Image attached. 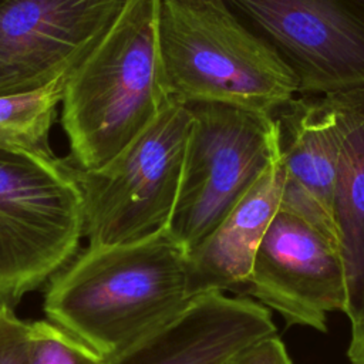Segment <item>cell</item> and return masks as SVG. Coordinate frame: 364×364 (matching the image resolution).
Instances as JSON below:
<instances>
[{
  "instance_id": "obj_17",
  "label": "cell",
  "mask_w": 364,
  "mask_h": 364,
  "mask_svg": "<svg viewBox=\"0 0 364 364\" xmlns=\"http://www.w3.org/2000/svg\"><path fill=\"white\" fill-rule=\"evenodd\" d=\"M225 364H293L282 340L267 336L233 354Z\"/></svg>"
},
{
  "instance_id": "obj_16",
  "label": "cell",
  "mask_w": 364,
  "mask_h": 364,
  "mask_svg": "<svg viewBox=\"0 0 364 364\" xmlns=\"http://www.w3.org/2000/svg\"><path fill=\"white\" fill-rule=\"evenodd\" d=\"M31 323L21 320L13 306L0 303V364H28Z\"/></svg>"
},
{
  "instance_id": "obj_10",
  "label": "cell",
  "mask_w": 364,
  "mask_h": 364,
  "mask_svg": "<svg viewBox=\"0 0 364 364\" xmlns=\"http://www.w3.org/2000/svg\"><path fill=\"white\" fill-rule=\"evenodd\" d=\"M272 115L283 171L279 209L297 215L337 242L331 206L340 136L330 95L293 97Z\"/></svg>"
},
{
  "instance_id": "obj_9",
  "label": "cell",
  "mask_w": 364,
  "mask_h": 364,
  "mask_svg": "<svg viewBox=\"0 0 364 364\" xmlns=\"http://www.w3.org/2000/svg\"><path fill=\"white\" fill-rule=\"evenodd\" d=\"M287 324L326 331L344 311L346 274L338 245L294 213L279 209L257 247L245 287Z\"/></svg>"
},
{
  "instance_id": "obj_6",
  "label": "cell",
  "mask_w": 364,
  "mask_h": 364,
  "mask_svg": "<svg viewBox=\"0 0 364 364\" xmlns=\"http://www.w3.org/2000/svg\"><path fill=\"white\" fill-rule=\"evenodd\" d=\"M188 107L192 125L166 229L186 253L218 228L280 152L272 114L216 102Z\"/></svg>"
},
{
  "instance_id": "obj_1",
  "label": "cell",
  "mask_w": 364,
  "mask_h": 364,
  "mask_svg": "<svg viewBox=\"0 0 364 364\" xmlns=\"http://www.w3.org/2000/svg\"><path fill=\"white\" fill-rule=\"evenodd\" d=\"M193 300L186 250L168 230L115 246H87L44 293L47 320L112 363L172 324Z\"/></svg>"
},
{
  "instance_id": "obj_18",
  "label": "cell",
  "mask_w": 364,
  "mask_h": 364,
  "mask_svg": "<svg viewBox=\"0 0 364 364\" xmlns=\"http://www.w3.org/2000/svg\"><path fill=\"white\" fill-rule=\"evenodd\" d=\"M347 354L351 364H364V321L351 324V338Z\"/></svg>"
},
{
  "instance_id": "obj_14",
  "label": "cell",
  "mask_w": 364,
  "mask_h": 364,
  "mask_svg": "<svg viewBox=\"0 0 364 364\" xmlns=\"http://www.w3.org/2000/svg\"><path fill=\"white\" fill-rule=\"evenodd\" d=\"M68 74L33 92L0 97V148L54 156L50 132Z\"/></svg>"
},
{
  "instance_id": "obj_4",
  "label": "cell",
  "mask_w": 364,
  "mask_h": 364,
  "mask_svg": "<svg viewBox=\"0 0 364 364\" xmlns=\"http://www.w3.org/2000/svg\"><path fill=\"white\" fill-rule=\"evenodd\" d=\"M81 195L68 159L0 148V303L14 306L78 253Z\"/></svg>"
},
{
  "instance_id": "obj_7",
  "label": "cell",
  "mask_w": 364,
  "mask_h": 364,
  "mask_svg": "<svg viewBox=\"0 0 364 364\" xmlns=\"http://www.w3.org/2000/svg\"><path fill=\"white\" fill-rule=\"evenodd\" d=\"M293 75L297 94L364 90V0H225Z\"/></svg>"
},
{
  "instance_id": "obj_12",
  "label": "cell",
  "mask_w": 364,
  "mask_h": 364,
  "mask_svg": "<svg viewBox=\"0 0 364 364\" xmlns=\"http://www.w3.org/2000/svg\"><path fill=\"white\" fill-rule=\"evenodd\" d=\"M283 171L280 152L252 189L193 250L186 253L192 297L246 287L262 237L279 210Z\"/></svg>"
},
{
  "instance_id": "obj_19",
  "label": "cell",
  "mask_w": 364,
  "mask_h": 364,
  "mask_svg": "<svg viewBox=\"0 0 364 364\" xmlns=\"http://www.w3.org/2000/svg\"><path fill=\"white\" fill-rule=\"evenodd\" d=\"M3 1H4V0H0V4H1V3H3Z\"/></svg>"
},
{
  "instance_id": "obj_5",
  "label": "cell",
  "mask_w": 364,
  "mask_h": 364,
  "mask_svg": "<svg viewBox=\"0 0 364 364\" xmlns=\"http://www.w3.org/2000/svg\"><path fill=\"white\" fill-rule=\"evenodd\" d=\"M191 125V108L171 101L104 166H73L88 246L134 243L168 229Z\"/></svg>"
},
{
  "instance_id": "obj_13",
  "label": "cell",
  "mask_w": 364,
  "mask_h": 364,
  "mask_svg": "<svg viewBox=\"0 0 364 364\" xmlns=\"http://www.w3.org/2000/svg\"><path fill=\"white\" fill-rule=\"evenodd\" d=\"M338 125L333 223L346 274L344 313L364 321V90L328 94Z\"/></svg>"
},
{
  "instance_id": "obj_15",
  "label": "cell",
  "mask_w": 364,
  "mask_h": 364,
  "mask_svg": "<svg viewBox=\"0 0 364 364\" xmlns=\"http://www.w3.org/2000/svg\"><path fill=\"white\" fill-rule=\"evenodd\" d=\"M28 364H108L98 353L50 320L31 323Z\"/></svg>"
},
{
  "instance_id": "obj_2",
  "label": "cell",
  "mask_w": 364,
  "mask_h": 364,
  "mask_svg": "<svg viewBox=\"0 0 364 364\" xmlns=\"http://www.w3.org/2000/svg\"><path fill=\"white\" fill-rule=\"evenodd\" d=\"M158 6L159 0H125L68 74L61 125L73 166H104L171 102L159 58Z\"/></svg>"
},
{
  "instance_id": "obj_8",
  "label": "cell",
  "mask_w": 364,
  "mask_h": 364,
  "mask_svg": "<svg viewBox=\"0 0 364 364\" xmlns=\"http://www.w3.org/2000/svg\"><path fill=\"white\" fill-rule=\"evenodd\" d=\"M125 0H4L0 4V97L33 92L70 74L95 47Z\"/></svg>"
},
{
  "instance_id": "obj_11",
  "label": "cell",
  "mask_w": 364,
  "mask_h": 364,
  "mask_svg": "<svg viewBox=\"0 0 364 364\" xmlns=\"http://www.w3.org/2000/svg\"><path fill=\"white\" fill-rule=\"evenodd\" d=\"M276 334L270 311L247 297H195L168 327L108 364H225L250 343Z\"/></svg>"
},
{
  "instance_id": "obj_3",
  "label": "cell",
  "mask_w": 364,
  "mask_h": 364,
  "mask_svg": "<svg viewBox=\"0 0 364 364\" xmlns=\"http://www.w3.org/2000/svg\"><path fill=\"white\" fill-rule=\"evenodd\" d=\"M158 47L169 100L272 114L297 85L225 0H159Z\"/></svg>"
}]
</instances>
